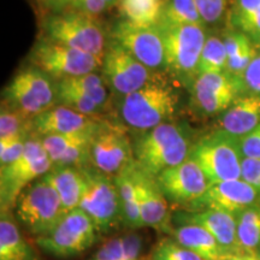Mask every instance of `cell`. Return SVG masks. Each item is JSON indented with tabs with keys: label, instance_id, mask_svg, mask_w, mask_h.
Instances as JSON below:
<instances>
[{
	"label": "cell",
	"instance_id": "obj_44",
	"mask_svg": "<svg viewBox=\"0 0 260 260\" xmlns=\"http://www.w3.org/2000/svg\"><path fill=\"white\" fill-rule=\"evenodd\" d=\"M70 8L79 10L84 14L95 16V17L110 9L105 0H73Z\"/></svg>",
	"mask_w": 260,
	"mask_h": 260
},
{
	"label": "cell",
	"instance_id": "obj_8",
	"mask_svg": "<svg viewBox=\"0 0 260 260\" xmlns=\"http://www.w3.org/2000/svg\"><path fill=\"white\" fill-rule=\"evenodd\" d=\"M53 167L39 136L32 135L25 144L23 153L0 171V204L2 210L14 209L25 188L44 177Z\"/></svg>",
	"mask_w": 260,
	"mask_h": 260
},
{
	"label": "cell",
	"instance_id": "obj_7",
	"mask_svg": "<svg viewBox=\"0 0 260 260\" xmlns=\"http://www.w3.org/2000/svg\"><path fill=\"white\" fill-rule=\"evenodd\" d=\"M2 102L34 119L57 105V81L28 65L17 71L5 87Z\"/></svg>",
	"mask_w": 260,
	"mask_h": 260
},
{
	"label": "cell",
	"instance_id": "obj_1",
	"mask_svg": "<svg viewBox=\"0 0 260 260\" xmlns=\"http://www.w3.org/2000/svg\"><path fill=\"white\" fill-rule=\"evenodd\" d=\"M193 135L189 124L172 121L141 133L133 142L135 162L149 176L157 177L187 160L194 144Z\"/></svg>",
	"mask_w": 260,
	"mask_h": 260
},
{
	"label": "cell",
	"instance_id": "obj_43",
	"mask_svg": "<svg viewBox=\"0 0 260 260\" xmlns=\"http://www.w3.org/2000/svg\"><path fill=\"white\" fill-rule=\"evenodd\" d=\"M234 29L245 32L253 41L260 44V9L256 10L254 14L239 22Z\"/></svg>",
	"mask_w": 260,
	"mask_h": 260
},
{
	"label": "cell",
	"instance_id": "obj_20",
	"mask_svg": "<svg viewBox=\"0 0 260 260\" xmlns=\"http://www.w3.org/2000/svg\"><path fill=\"white\" fill-rule=\"evenodd\" d=\"M134 180L138 203L145 226H152L160 232H171V217L168 200L159 188L155 177L149 176L135 162Z\"/></svg>",
	"mask_w": 260,
	"mask_h": 260
},
{
	"label": "cell",
	"instance_id": "obj_28",
	"mask_svg": "<svg viewBox=\"0 0 260 260\" xmlns=\"http://www.w3.org/2000/svg\"><path fill=\"white\" fill-rule=\"evenodd\" d=\"M168 0H121L123 19L138 25L157 27L160 24Z\"/></svg>",
	"mask_w": 260,
	"mask_h": 260
},
{
	"label": "cell",
	"instance_id": "obj_16",
	"mask_svg": "<svg viewBox=\"0 0 260 260\" xmlns=\"http://www.w3.org/2000/svg\"><path fill=\"white\" fill-rule=\"evenodd\" d=\"M155 180L169 203L183 207V210L200 199L211 186L201 168L189 158L162 171Z\"/></svg>",
	"mask_w": 260,
	"mask_h": 260
},
{
	"label": "cell",
	"instance_id": "obj_40",
	"mask_svg": "<svg viewBox=\"0 0 260 260\" xmlns=\"http://www.w3.org/2000/svg\"><path fill=\"white\" fill-rule=\"evenodd\" d=\"M243 81H245L248 94L260 95V44L259 46H256L254 58H253L249 67L247 68Z\"/></svg>",
	"mask_w": 260,
	"mask_h": 260
},
{
	"label": "cell",
	"instance_id": "obj_48",
	"mask_svg": "<svg viewBox=\"0 0 260 260\" xmlns=\"http://www.w3.org/2000/svg\"><path fill=\"white\" fill-rule=\"evenodd\" d=\"M255 254V260H260V249H258V251L254 252Z\"/></svg>",
	"mask_w": 260,
	"mask_h": 260
},
{
	"label": "cell",
	"instance_id": "obj_19",
	"mask_svg": "<svg viewBox=\"0 0 260 260\" xmlns=\"http://www.w3.org/2000/svg\"><path fill=\"white\" fill-rule=\"evenodd\" d=\"M98 126L74 134L48 135L41 138L42 145L53 167L84 168L90 165V149Z\"/></svg>",
	"mask_w": 260,
	"mask_h": 260
},
{
	"label": "cell",
	"instance_id": "obj_42",
	"mask_svg": "<svg viewBox=\"0 0 260 260\" xmlns=\"http://www.w3.org/2000/svg\"><path fill=\"white\" fill-rule=\"evenodd\" d=\"M241 178L252 184L256 190L260 189V159L243 158Z\"/></svg>",
	"mask_w": 260,
	"mask_h": 260
},
{
	"label": "cell",
	"instance_id": "obj_22",
	"mask_svg": "<svg viewBox=\"0 0 260 260\" xmlns=\"http://www.w3.org/2000/svg\"><path fill=\"white\" fill-rule=\"evenodd\" d=\"M260 124V95L245 94L240 96L219 117V129L236 138L253 132Z\"/></svg>",
	"mask_w": 260,
	"mask_h": 260
},
{
	"label": "cell",
	"instance_id": "obj_14",
	"mask_svg": "<svg viewBox=\"0 0 260 260\" xmlns=\"http://www.w3.org/2000/svg\"><path fill=\"white\" fill-rule=\"evenodd\" d=\"M134 161V147L124 125L103 119L94 134L90 165L104 174L116 176Z\"/></svg>",
	"mask_w": 260,
	"mask_h": 260
},
{
	"label": "cell",
	"instance_id": "obj_35",
	"mask_svg": "<svg viewBox=\"0 0 260 260\" xmlns=\"http://www.w3.org/2000/svg\"><path fill=\"white\" fill-rule=\"evenodd\" d=\"M57 105H61L65 107H69V109L77 111L80 113L87 116H93V117H102L103 111L105 109L100 105H98L95 102H93L92 99L80 95L74 90H70L64 87L59 86L57 83Z\"/></svg>",
	"mask_w": 260,
	"mask_h": 260
},
{
	"label": "cell",
	"instance_id": "obj_12",
	"mask_svg": "<svg viewBox=\"0 0 260 260\" xmlns=\"http://www.w3.org/2000/svg\"><path fill=\"white\" fill-rule=\"evenodd\" d=\"M193 109L201 116L222 115L247 93L245 81L229 73L200 74L189 90Z\"/></svg>",
	"mask_w": 260,
	"mask_h": 260
},
{
	"label": "cell",
	"instance_id": "obj_10",
	"mask_svg": "<svg viewBox=\"0 0 260 260\" xmlns=\"http://www.w3.org/2000/svg\"><path fill=\"white\" fill-rule=\"evenodd\" d=\"M28 61L56 81L96 73L103 67V57L77 51L41 37L32 45Z\"/></svg>",
	"mask_w": 260,
	"mask_h": 260
},
{
	"label": "cell",
	"instance_id": "obj_27",
	"mask_svg": "<svg viewBox=\"0 0 260 260\" xmlns=\"http://www.w3.org/2000/svg\"><path fill=\"white\" fill-rule=\"evenodd\" d=\"M134 167L135 161L119 174H117L116 176H113L119 194V200H121L123 225L132 230L145 226L138 203V194H136L134 180Z\"/></svg>",
	"mask_w": 260,
	"mask_h": 260
},
{
	"label": "cell",
	"instance_id": "obj_24",
	"mask_svg": "<svg viewBox=\"0 0 260 260\" xmlns=\"http://www.w3.org/2000/svg\"><path fill=\"white\" fill-rule=\"evenodd\" d=\"M0 260H37L34 249L22 236L11 210L0 216Z\"/></svg>",
	"mask_w": 260,
	"mask_h": 260
},
{
	"label": "cell",
	"instance_id": "obj_47",
	"mask_svg": "<svg viewBox=\"0 0 260 260\" xmlns=\"http://www.w3.org/2000/svg\"><path fill=\"white\" fill-rule=\"evenodd\" d=\"M105 3L109 5V8H113V6L119 5L121 0H105Z\"/></svg>",
	"mask_w": 260,
	"mask_h": 260
},
{
	"label": "cell",
	"instance_id": "obj_2",
	"mask_svg": "<svg viewBox=\"0 0 260 260\" xmlns=\"http://www.w3.org/2000/svg\"><path fill=\"white\" fill-rule=\"evenodd\" d=\"M180 106V92L161 75L136 92L118 96L117 100L122 124L141 133L171 122Z\"/></svg>",
	"mask_w": 260,
	"mask_h": 260
},
{
	"label": "cell",
	"instance_id": "obj_34",
	"mask_svg": "<svg viewBox=\"0 0 260 260\" xmlns=\"http://www.w3.org/2000/svg\"><path fill=\"white\" fill-rule=\"evenodd\" d=\"M32 135V118L2 102L0 111V139L15 135Z\"/></svg>",
	"mask_w": 260,
	"mask_h": 260
},
{
	"label": "cell",
	"instance_id": "obj_37",
	"mask_svg": "<svg viewBox=\"0 0 260 260\" xmlns=\"http://www.w3.org/2000/svg\"><path fill=\"white\" fill-rule=\"evenodd\" d=\"M32 135L21 134L0 139V167L4 168L14 162L23 153L28 139Z\"/></svg>",
	"mask_w": 260,
	"mask_h": 260
},
{
	"label": "cell",
	"instance_id": "obj_26",
	"mask_svg": "<svg viewBox=\"0 0 260 260\" xmlns=\"http://www.w3.org/2000/svg\"><path fill=\"white\" fill-rule=\"evenodd\" d=\"M222 39L226 50V73L243 80L247 68L255 56L256 45L245 32L230 29L223 31Z\"/></svg>",
	"mask_w": 260,
	"mask_h": 260
},
{
	"label": "cell",
	"instance_id": "obj_13",
	"mask_svg": "<svg viewBox=\"0 0 260 260\" xmlns=\"http://www.w3.org/2000/svg\"><path fill=\"white\" fill-rule=\"evenodd\" d=\"M132 56L111 38L103 57L102 75L110 89L118 96L128 95L146 86L158 76Z\"/></svg>",
	"mask_w": 260,
	"mask_h": 260
},
{
	"label": "cell",
	"instance_id": "obj_21",
	"mask_svg": "<svg viewBox=\"0 0 260 260\" xmlns=\"http://www.w3.org/2000/svg\"><path fill=\"white\" fill-rule=\"evenodd\" d=\"M102 121V117L87 116L69 107L56 105L32 119V135L45 138L48 135L74 134L96 128Z\"/></svg>",
	"mask_w": 260,
	"mask_h": 260
},
{
	"label": "cell",
	"instance_id": "obj_41",
	"mask_svg": "<svg viewBox=\"0 0 260 260\" xmlns=\"http://www.w3.org/2000/svg\"><path fill=\"white\" fill-rule=\"evenodd\" d=\"M240 144L243 158L260 159V124L249 134L240 139Z\"/></svg>",
	"mask_w": 260,
	"mask_h": 260
},
{
	"label": "cell",
	"instance_id": "obj_46",
	"mask_svg": "<svg viewBox=\"0 0 260 260\" xmlns=\"http://www.w3.org/2000/svg\"><path fill=\"white\" fill-rule=\"evenodd\" d=\"M216 260H255L253 252H226Z\"/></svg>",
	"mask_w": 260,
	"mask_h": 260
},
{
	"label": "cell",
	"instance_id": "obj_17",
	"mask_svg": "<svg viewBox=\"0 0 260 260\" xmlns=\"http://www.w3.org/2000/svg\"><path fill=\"white\" fill-rule=\"evenodd\" d=\"M259 204V191L241 178L211 184L206 193L186 210H218L236 217L242 211Z\"/></svg>",
	"mask_w": 260,
	"mask_h": 260
},
{
	"label": "cell",
	"instance_id": "obj_15",
	"mask_svg": "<svg viewBox=\"0 0 260 260\" xmlns=\"http://www.w3.org/2000/svg\"><path fill=\"white\" fill-rule=\"evenodd\" d=\"M110 38L149 70L165 71V50L159 27H145L121 19L113 25Z\"/></svg>",
	"mask_w": 260,
	"mask_h": 260
},
{
	"label": "cell",
	"instance_id": "obj_30",
	"mask_svg": "<svg viewBox=\"0 0 260 260\" xmlns=\"http://www.w3.org/2000/svg\"><path fill=\"white\" fill-rule=\"evenodd\" d=\"M142 249V237L129 233L104 243L92 260H138Z\"/></svg>",
	"mask_w": 260,
	"mask_h": 260
},
{
	"label": "cell",
	"instance_id": "obj_4",
	"mask_svg": "<svg viewBox=\"0 0 260 260\" xmlns=\"http://www.w3.org/2000/svg\"><path fill=\"white\" fill-rule=\"evenodd\" d=\"M42 31L41 38L96 57H104L109 41L98 17L73 8L48 15L42 23Z\"/></svg>",
	"mask_w": 260,
	"mask_h": 260
},
{
	"label": "cell",
	"instance_id": "obj_25",
	"mask_svg": "<svg viewBox=\"0 0 260 260\" xmlns=\"http://www.w3.org/2000/svg\"><path fill=\"white\" fill-rule=\"evenodd\" d=\"M170 233L175 241L205 260H216L226 253L207 230L195 224L176 225Z\"/></svg>",
	"mask_w": 260,
	"mask_h": 260
},
{
	"label": "cell",
	"instance_id": "obj_9",
	"mask_svg": "<svg viewBox=\"0 0 260 260\" xmlns=\"http://www.w3.org/2000/svg\"><path fill=\"white\" fill-rule=\"evenodd\" d=\"M81 169L84 186L80 209L88 214L100 234H109L123 224L121 200L115 178L92 165Z\"/></svg>",
	"mask_w": 260,
	"mask_h": 260
},
{
	"label": "cell",
	"instance_id": "obj_45",
	"mask_svg": "<svg viewBox=\"0 0 260 260\" xmlns=\"http://www.w3.org/2000/svg\"><path fill=\"white\" fill-rule=\"evenodd\" d=\"M42 9L51 12H59L65 9H69L73 0H37Z\"/></svg>",
	"mask_w": 260,
	"mask_h": 260
},
{
	"label": "cell",
	"instance_id": "obj_18",
	"mask_svg": "<svg viewBox=\"0 0 260 260\" xmlns=\"http://www.w3.org/2000/svg\"><path fill=\"white\" fill-rule=\"evenodd\" d=\"M171 222L176 225H199L207 230L225 252H241L237 241L236 217L233 214L218 210H182L171 217Z\"/></svg>",
	"mask_w": 260,
	"mask_h": 260
},
{
	"label": "cell",
	"instance_id": "obj_6",
	"mask_svg": "<svg viewBox=\"0 0 260 260\" xmlns=\"http://www.w3.org/2000/svg\"><path fill=\"white\" fill-rule=\"evenodd\" d=\"M14 209L18 222L35 239L52 232L68 213L57 190L45 176L22 191Z\"/></svg>",
	"mask_w": 260,
	"mask_h": 260
},
{
	"label": "cell",
	"instance_id": "obj_33",
	"mask_svg": "<svg viewBox=\"0 0 260 260\" xmlns=\"http://www.w3.org/2000/svg\"><path fill=\"white\" fill-rule=\"evenodd\" d=\"M160 24L205 25L194 0H168Z\"/></svg>",
	"mask_w": 260,
	"mask_h": 260
},
{
	"label": "cell",
	"instance_id": "obj_11",
	"mask_svg": "<svg viewBox=\"0 0 260 260\" xmlns=\"http://www.w3.org/2000/svg\"><path fill=\"white\" fill-rule=\"evenodd\" d=\"M102 234L84 211L68 212L47 235L38 237L37 245L48 254L70 258L83 253L95 243Z\"/></svg>",
	"mask_w": 260,
	"mask_h": 260
},
{
	"label": "cell",
	"instance_id": "obj_29",
	"mask_svg": "<svg viewBox=\"0 0 260 260\" xmlns=\"http://www.w3.org/2000/svg\"><path fill=\"white\" fill-rule=\"evenodd\" d=\"M59 86L74 90L80 95H83L88 99H92L98 105L105 109L109 100V89L107 84L104 80L103 75L99 73H89L86 75H81L76 77H69L57 81Z\"/></svg>",
	"mask_w": 260,
	"mask_h": 260
},
{
	"label": "cell",
	"instance_id": "obj_5",
	"mask_svg": "<svg viewBox=\"0 0 260 260\" xmlns=\"http://www.w3.org/2000/svg\"><path fill=\"white\" fill-rule=\"evenodd\" d=\"M188 158L199 165L211 184L241 180L243 155L240 139L222 129L195 140Z\"/></svg>",
	"mask_w": 260,
	"mask_h": 260
},
{
	"label": "cell",
	"instance_id": "obj_3",
	"mask_svg": "<svg viewBox=\"0 0 260 260\" xmlns=\"http://www.w3.org/2000/svg\"><path fill=\"white\" fill-rule=\"evenodd\" d=\"M165 50V73L190 90L199 76V63L207 31L205 25L159 24Z\"/></svg>",
	"mask_w": 260,
	"mask_h": 260
},
{
	"label": "cell",
	"instance_id": "obj_32",
	"mask_svg": "<svg viewBox=\"0 0 260 260\" xmlns=\"http://www.w3.org/2000/svg\"><path fill=\"white\" fill-rule=\"evenodd\" d=\"M226 50L222 35L207 34L199 63V75L211 73H225Z\"/></svg>",
	"mask_w": 260,
	"mask_h": 260
},
{
	"label": "cell",
	"instance_id": "obj_31",
	"mask_svg": "<svg viewBox=\"0 0 260 260\" xmlns=\"http://www.w3.org/2000/svg\"><path fill=\"white\" fill-rule=\"evenodd\" d=\"M236 224L241 251L254 253L260 249V204L237 214Z\"/></svg>",
	"mask_w": 260,
	"mask_h": 260
},
{
	"label": "cell",
	"instance_id": "obj_23",
	"mask_svg": "<svg viewBox=\"0 0 260 260\" xmlns=\"http://www.w3.org/2000/svg\"><path fill=\"white\" fill-rule=\"evenodd\" d=\"M45 178L57 190L67 212L79 209L84 186L82 169L76 167H52L50 172L45 175Z\"/></svg>",
	"mask_w": 260,
	"mask_h": 260
},
{
	"label": "cell",
	"instance_id": "obj_39",
	"mask_svg": "<svg viewBox=\"0 0 260 260\" xmlns=\"http://www.w3.org/2000/svg\"><path fill=\"white\" fill-rule=\"evenodd\" d=\"M260 9V0H233L230 9V23L233 27Z\"/></svg>",
	"mask_w": 260,
	"mask_h": 260
},
{
	"label": "cell",
	"instance_id": "obj_36",
	"mask_svg": "<svg viewBox=\"0 0 260 260\" xmlns=\"http://www.w3.org/2000/svg\"><path fill=\"white\" fill-rule=\"evenodd\" d=\"M151 260H205L197 253L189 251L174 239L159 241L152 251Z\"/></svg>",
	"mask_w": 260,
	"mask_h": 260
},
{
	"label": "cell",
	"instance_id": "obj_38",
	"mask_svg": "<svg viewBox=\"0 0 260 260\" xmlns=\"http://www.w3.org/2000/svg\"><path fill=\"white\" fill-rule=\"evenodd\" d=\"M204 24H217L222 21L229 0H194Z\"/></svg>",
	"mask_w": 260,
	"mask_h": 260
}]
</instances>
